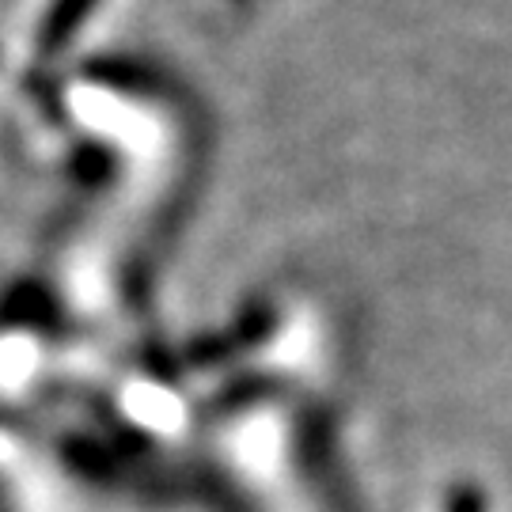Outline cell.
Listing matches in <instances>:
<instances>
[{
	"mask_svg": "<svg viewBox=\"0 0 512 512\" xmlns=\"http://www.w3.org/2000/svg\"><path fill=\"white\" fill-rule=\"evenodd\" d=\"M99 0H50L46 16H42V27H38V50L46 57L61 54L73 46L76 31L88 23V16L95 12Z\"/></svg>",
	"mask_w": 512,
	"mask_h": 512,
	"instance_id": "cell-1",
	"label": "cell"
},
{
	"mask_svg": "<svg viewBox=\"0 0 512 512\" xmlns=\"http://www.w3.org/2000/svg\"><path fill=\"white\" fill-rule=\"evenodd\" d=\"M88 76L103 80L107 88L133 92V95H148L156 88V76L148 73L145 65H133V61H92V65H88Z\"/></svg>",
	"mask_w": 512,
	"mask_h": 512,
	"instance_id": "cell-2",
	"label": "cell"
},
{
	"mask_svg": "<svg viewBox=\"0 0 512 512\" xmlns=\"http://www.w3.org/2000/svg\"><path fill=\"white\" fill-rule=\"evenodd\" d=\"M270 380H239V384H232V391H224V395H217V410L220 414H232V410H239V406H255V399L262 395V391H270Z\"/></svg>",
	"mask_w": 512,
	"mask_h": 512,
	"instance_id": "cell-3",
	"label": "cell"
},
{
	"mask_svg": "<svg viewBox=\"0 0 512 512\" xmlns=\"http://www.w3.org/2000/svg\"><path fill=\"white\" fill-rule=\"evenodd\" d=\"M444 512H486V497L475 482H456L448 494V509Z\"/></svg>",
	"mask_w": 512,
	"mask_h": 512,
	"instance_id": "cell-4",
	"label": "cell"
}]
</instances>
